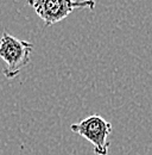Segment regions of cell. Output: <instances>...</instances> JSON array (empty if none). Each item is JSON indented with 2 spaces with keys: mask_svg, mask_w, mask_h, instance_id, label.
<instances>
[{
  "mask_svg": "<svg viewBox=\"0 0 152 155\" xmlns=\"http://www.w3.org/2000/svg\"><path fill=\"white\" fill-rule=\"evenodd\" d=\"M70 129L73 133L89 141L94 146V153L96 155H108L111 146L108 136L113 130L111 122L100 115H92L71 124Z\"/></svg>",
  "mask_w": 152,
  "mask_h": 155,
  "instance_id": "2",
  "label": "cell"
},
{
  "mask_svg": "<svg viewBox=\"0 0 152 155\" xmlns=\"http://www.w3.org/2000/svg\"><path fill=\"white\" fill-rule=\"evenodd\" d=\"M29 1H31V0H27V2H29Z\"/></svg>",
  "mask_w": 152,
  "mask_h": 155,
  "instance_id": "4",
  "label": "cell"
},
{
  "mask_svg": "<svg viewBox=\"0 0 152 155\" xmlns=\"http://www.w3.org/2000/svg\"><path fill=\"white\" fill-rule=\"evenodd\" d=\"M29 5L35 8L37 16L44 21L45 26H51L65 19L75 10H94L96 2L94 0H31L29 1Z\"/></svg>",
  "mask_w": 152,
  "mask_h": 155,
  "instance_id": "3",
  "label": "cell"
},
{
  "mask_svg": "<svg viewBox=\"0 0 152 155\" xmlns=\"http://www.w3.org/2000/svg\"><path fill=\"white\" fill-rule=\"evenodd\" d=\"M32 50L33 44L31 42L4 32L0 38V58L5 62L2 74L7 79H14L29 64Z\"/></svg>",
  "mask_w": 152,
  "mask_h": 155,
  "instance_id": "1",
  "label": "cell"
}]
</instances>
